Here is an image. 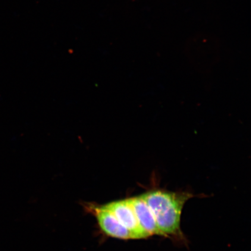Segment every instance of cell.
<instances>
[{"label": "cell", "mask_w": 251, "mask_h": 251, "mask_svg": "<svg viewBox=\"0 0 251 251\" xmlns=\"http://www.w3.org/2000/svg\"><path fill=\"white\" fill-rule=\"evenodd\" d=\"M87 209L95 216L100 228L108 236L122 240L136 239L133 233L104 206L90 205H87Z\"/></svg>", "instance_id": "3957f363"}, {"label": "cell", "mask_w": 251, "mask_h": 251, "mask_svg": "<svg viewBox=\"0 0 251 251\" xmlns=\"http://www.w3.org/2000/svg\"><path fill=\"white\" fill-rule=\"evenodd\" d=\"M139 196L151 210L157 226L165 237H181L182 210L185 203L192 197L191 194L157 189L147 191Z\"/></svg>", "instance_id": "6da1fadb"}, {"label": "cell", "mask_w": 251, "mask_h": 251, "mask_svg": "<svg viewBox=\"0 0 251 251\" xmlns=\"http://www.w3.org/2000/svg\"><path fill=\"white\" fill-rule=\"evenodd\" d=\"M103 205L112 213L124 226L133 233L136 239L151 237L148 232L141 226L129 199L115 201Z\"/></svg>", "instance_id": "7a4b0ae2"}, {"label": "cell", "mask_w": 251, "mask_h": 251, "mask_svg": "<svg viewBox=\"0 0 251 251\" xmlns=\"http://www.w3.org/2000/svg\"><path fill=\"white\" fill-rule=\"evenodd\" d=\"M131 205L133 206L135 214L138 221L144 230H145L152 236L153 235L164 236L157 226L154 216L151 210L140 196L130 198Z\"/></svg>", "instance_id": "277c9868"}]
</instances>
